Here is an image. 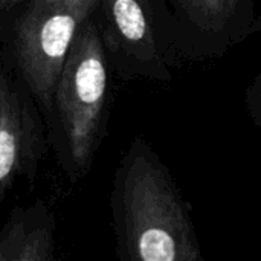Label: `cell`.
Masks as SVG:
<instances>
[{
	"label": "cell",
	"instance_id": "6da1fadb",
	"mask_svg": "<svg viewBox=\"0 0 261 261\" xmlns=\"http://www.w3.org/2000/svg\"><path fill=\"white\" fill-rule=\"evenodd\" d=\"M113 214L121 248L141 261H193L197 246L180 199L158 161L135 144L116 176Z\"/></svg>",
	"mask_w": 261,
	"mask_h": 261
},
{
	"label": "cell",
	"instance_id": "7a4b0ae2",
	"mask_svg": "<svg viewBox=\"0 0 261 261\" xmlns=\"http://www.w3.org/2000/svg\"><path fill=\"white\" fill-rule=\"evenodd\" d=\"M92 17L76 32L47 118L58 164L72 182L83 179L92 167L109 102L107 52Z\"/></svg>",
	"mask_w": 261,
	"mask_h": 261
},
{
	"label": "cell",
	"instance_id": "3957f363",
	"mask_svg": "<svg viewBox=\"0 0 261 261\" xmlns=\"http://www.w3.org/2000/svg\"><path fill=\"white\" fill-rule=\"evenodd\" d=\"M98 0H24L9 24L12 67L47 119L76 32Z\"/></svg>",
	"mask_w": 261,
	"mask_h": 261
},
{
	"label": "cell",
	"instance_id": "277c9868",
	"mask_svg": "<svg viewBox=\"0 0 261 261\" xmlns=\"http://www.w3.org/2000/svg\"><path fill=\"white\" fill-rule=\"evenodd\" d=\"M41 112L0 50V202L18 179H34L46 151Z\"/></svg>",
	"mask_w": 261,
	"mask_h": 261
},
{
	"label": "cell",
	"instance_id": "5b68a950",
	"mask_svg": "<svg viewBox=\"0 0 261 261\" xmlns=\"http://www.w3.org/2000/svg\"><path fill=\"white\" fill-rule=\"evenodd\" d=\"M102 20L96 21L107 54L121 70H142L154 66L156 47L141 0H98Z\"/></svg>",
	"mask_w": 261,
	"mask_h": 261
},
{
	"label": "cell",
	"instance_id": "8992f818",
	"mask_svg": "<svg viewBox=\"0 0 261 261\" xmlns=\"http://www.w3.org/2000/svg\"><path fill=\"white\" fill-rule=\"evenodd\" d=\"M55 260V216L43 202L12 210L0 231V261Z\"/></svg>",
	"mask_w": 261,
	"mask_h": 261
},
{
	"label": "cell",
	"instance_id": "52a82bcc",
	"mask_svg": "<svg viewBox=\"0 0 261 261\" xmlns=\"http://www.w3.org/2000/svg\"><path fill=\"white\" fill-rule=\"evenodd\" d=\"M193 5H196V9L200 11L203 17H223L229 6L232 5V0H190Z\"/></svg>",
	"mask_w": 261,
	"mask_h": 261
},
{
	"label": "cell",
	"instance_id": "ba28073f",
	"mask_svg": "<svg viewBox=\"0 0 261 261\" xmlns=\"http://www.w3.org/2000/svg\"><path fill=\"white\" fill-rule=\"evenodd\" d=\"M24 0H0V29L2 21L11 15V12H15V9L23 3Z\"/></svg>",
	"mask_w": 261,
	"mask_h": 261
},
{
	"label": "cell",
	"instance_id": "9c48e42d",
	"mask_svg": "<svg viewBox=\"0 0 261 261\" xmlns=\"http://www.w3.org/2000/svg\"><path fill=\"white\" fill-rule=\"evenodd\" d=\"M260 109H261V96H260Z\"/></svg>",
	"mask_w": 261,
	"mask_h": 261
},
{
	"label": "cell",
	"instance_id": "30bf717a",
	"mask_svg": "<svg viewBox=\"0 0 261 261\" xmlns=\"http://www.w3.org/2000/svg\"><path fill=\"white\" fill-rule=\"evenodd\" d=\"M0 41H2V38H0Z\"/></svg>",
	"mask_w": 261,
	"mask_h": 261
}]
</instances>
